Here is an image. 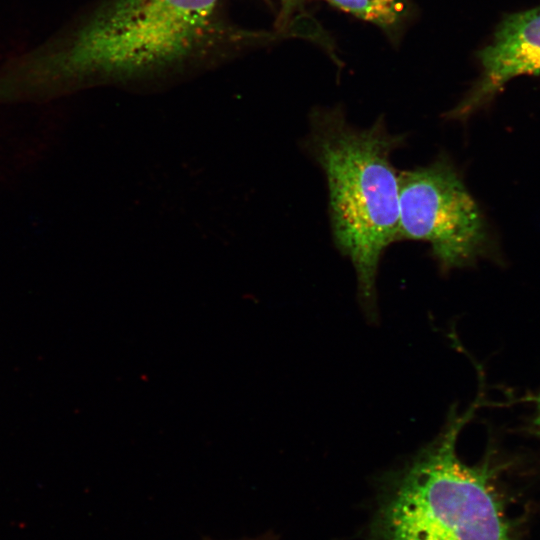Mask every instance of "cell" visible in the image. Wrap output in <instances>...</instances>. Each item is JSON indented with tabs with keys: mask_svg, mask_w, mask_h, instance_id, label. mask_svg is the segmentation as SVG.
I'll use <instances>...</instances> for the list:
<instances>
[{
	"mask_svg": "<svg viewBox=\"0 0 540 540\" xmlns=\"http://www.w3.org/2000/svg\"><path fill=\"white\" fill-rule=\"evenodd\" d=\"M400 239L428 243L442 272L500 257L486 216L445 154L399 172Z\"/></svg>",
	"mask_w": 540,
	"mask_h": 540,
	"instance_id": "4",
	"label": "cell"
},
{
	"mask_svg": "<svg viewBox=\"0 0 540 540\" xmlns=\"http://www.w3.org/2000/svg\"><path fill=\"white\" fill-rule=\"evenodd\" d=\"M478 58L480 78L447 114L450 119L469 117L516 77L540 75V7L503 18Z\"/></svg>",
	"mask_w": 540,
	"mask_h": 540,
	"instance_id": "5",
	"label": "cell"
},
{
	"mask_svg": "<svg viewBox=\"0 0 540 540\" xmlns=\"http://www.w3.org/2000/svg\"><path fill=\"white\" fill-rule=\"evenodd\" d=\"M311 123L308 144L326 178L333 239L354 267L366 317L375 321L380 259L399 240V173L391 155L404 137L382 119L356 128L338 108L315 111Z\"/></svg>",
	"mask_w": 540,
	"mask_h": 540,
	"instance_id": "2",
	"label": "cell"
},
{
	"mask_svg": "<svg viewBox=\"0 0 540 540\" xmlns=\"http://www.w3.org/2000/svg\"><path fill=\"white\" fill-rule=\"evenodd\" d=\"M306 1L308 0H280L281 12L278 26L284 27L288 21V18L296 10V8L300 7Z\"/></svg>",
	"mask_w": 540,
	"mask_h": 540,
	"instance_id": "7",
	"label": "cell"
},
{
	"mask_svg": "<svg viewBox=\"0 0 540 540\" xmlns=\"http://www.w3.org/2000/svg\"><path fill=\"white\" fill-rule=\"evenodd\" d=\"M263 39L228 23L219 0H105L65 39L26 57L10 80L36 91L149 79Z\"/></svg>",
	"mask_w": 540,
	"mask_h": 540,
	"instance_id": "1",
	"label": "cell"
},
{
	"mask_svg": "<svg viewBox=\"0 0 540 540\" xmlns=\"http://www.w3.org/2000/svg\"><path fill=\"white\" fill-rule=\"evenodd\" d=\"M474 409L452 407L440 433L390 479L375 540H514L489 459L471 466L457 455Z\"/></svg>",
	"mask_w": 540,
	"mask_h": 540,
	"instance_id": "3",
	"label": "cell"
},
{
	"mask_svg": "<svg viewBox=\"0 0 540 540\" xmlns=\"http://www.w3.org/2000/svg\"><path fill=\"white\" fill-rule=\"evenodd\" d=\"M332 6L396 34L409 13L408 0H326Z\"/></svg>",
	"mask_w": 540,
	"mask_h": 540,
	"instance_id": "6",
	"label": "cell"
},
{
	"mask_svg": "<svg viewBox=\"0 0 540 540\" xmlns=\"http://www.w3.org/2000/svg\"><path fill=\"white\" fill-rule=\"evenodd\" d=\"M539 426H540V423H539Z\"/></svg>",
	"mask_w": 540,
	"mask_h": 540,
	"instance_id": "9",
	"label": "cell"
},
{
	"mask_svg": "<svg viewBox=\"0 0 540 540\" xmlns=\"http://www.w3.org/2000/svg\"><path fill=\"white\" fill-rule=\"evenodd\" d=\"M203 540H214V539L206 537ZM235 540H269V538L265 535H262V536L243 537V538H239Z\"/></svg>",
	"mask_w": 540,
	"mask_h": 540,
	"instance_id": "8",
	"label": "cell"
}]
</instances>
